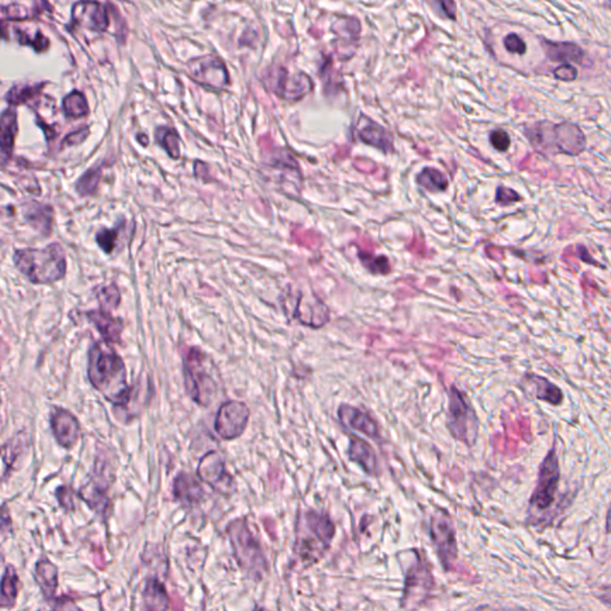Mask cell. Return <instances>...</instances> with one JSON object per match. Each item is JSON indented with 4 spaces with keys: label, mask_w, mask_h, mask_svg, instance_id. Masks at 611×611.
Returning <instances> with one entry per match:
<instances>
[{
    "label": "cell",
    "mask_w": 611,
    "mask_h": 611,
    "mask_svg": "<svg viewBox=\"0 0 611 611\" xmlns=\"http://www.w3.org/2000/svg\"><path fill=\"white\" fill-rule=\"evenodd\" d=\"M358 135L363 143L379 148L382 152L387 153L393 150V139L391 134L380 124L374 123L372 121H369V124L361 131Z\"/></svg>",
    "instance_id": "obj_28"
},
{
    "label": "cell",
    "mask_w": 611,
    "mask_h": 611,
    "mask_svg": "<svg viewBox=\"0 0 611 611\" xmlns=\"http://www.w3.org/2000/svg\"><path fill=\"white\" fill-rule=\"evenodd\" d=\"M490 143L497 151L507 152L510 147V135L503 129H495L490 134Z\"/></svg>",
    "instance_id": "obj_44"
},
{
    "label": "cell",
    "mask_w": 611,
    "mask_h": 611,
    "mask_svg": "<svg viewBox=\"0 0 611 611\" xmlns=\"http://www.w3.org/2000/svg\"><path fill=\"white\" fill-rule=\"evenodd\" d=\"M338 419L341 425L346 429L353 430L357 432L363 433L373 440H377L380 436L377 423L369 414L361 411L351 405H341L338 409Z\"/></svg>",
    "instance_id": "obj_18"
},
{
    "label": "cell",
    "mask_w": 611,
    "mask_h": 611,
    "mask_svg": "<svg viewBox=\"0 0 611 611\" xmlns=\"http://www.w3.org/2000/svg\"><path fill=\"white\" fill-rule=\"evenodd\" d=\"M120 238V229H103L97 233L96 236V241L98 246L105 252V253H112L116 248L117 243Z\"/></svg>",
    "instance_id": "obj_40"
},
{
    "label": "cell",
    "mask_w": 611,
    "mask_h": 611,
    "mask_svg": "<svg viewBox=\"0 0 611 611\" xmlns=\"http://www.w3.org/2000/svg\"><path fill=\"white\" fill-rule=\"evenodd\" d=\"M430 535L443 569H454L457 560V545L453 523L444 514H433L430 523Z\"/></svg>",
    "instance_id": "obj_11"
},
{
    "label": "cell",
    "mask_w": 611,
    "mask_h": 611,
    "mask_svg": "<svg viewBox=\"0 0 611 611\" xmlns=\"http://www.w3.org/2000/svg\"><path fill=\"white\" fill-rule=\"evenodd\" d=\"M87 134H89V129L87 128H82L78 132L72 133L71 135L67 136L63 143L68 145V146H72V145L83 143L86 139Z\"/></svg>",
    "instance_id": "obj_49"
},
{
    "label": "cell",
    "mask_w": 611,
    "mask_h": 611,
    "mask_svg": "<svg viewBox=\"0 0 611 611\" xmlns=\"http://www.w3.org/2000/svg\"><path fill=\"white\" fill-rule=\"evenodd\" d=\"M138 141H139V143H141V145H143V146H147V145H148L147 135H146V134H140V135H138Z\"/></svg>",
    "instance_id": "obj_59"
},
{
    "label": "cell",
    "mask_w": 611,
    "mask_h": 611,
    "mask_svg": "<svg viewBox=\"0 0 611 611\" xmlns=\"http://www.w3.org/2000/svg\"><path fill=\"white\" fill-rule=\"evenodd\" d=\"M440 4H441L442 8H443V11L445 12V15L448 16L449 18L455 20V16H456V5H455V3H453V1H442Z\"/></svg>",
    "instance_id": "obj_53"
},
{
    "label": "cell",
    "mask_w": 611,
    "mask_h": 611,
    "mask_svg": "<svg viewBox=\"0 0 611 611\" xmlns=\"http://www.w3.org/2000/svg\"><path fill=\"white\" fill-rule=\"evenodd\" d=\"M353 165H355L357 170L363 172V174H373V172H375L376 169H377L375 164L373 163L372 160H368V159L364 158L356 159Z\"/></svg>",
    "instance_id": "obj_50"
},
{
    "label": "cell",
    "mask_w": 611,
    "mask_h": 611,
    "mask_svg": "<svg viewBox=\"0 0 611 611\" xmlns=\"http://www.w3.org/2000/svg\"><path fill=\"white\" fill-rule=\"evenodd\" d=\"M295 554L302 564L312 565L329 550L334 524L329 516L315 510L303 511L296 522Z\"/></svg>",
    "instance_id": "obj_3"
},
{
    "label": "cell",
    "mask_w": 611,
    "mask_h": 611,
    "mask_svg": "<svg viewBox=\"0 0 611 611\" xmlns=\"http://www.w3.org/2000/svg\"><path fill=\"white\" fill-rule=\"evenodd\" d=\"M417 183L432 193L444 191L448 188V181L444 176L432 167H426L417 176Z\"/></svg>",
    "instance_id": "obj_33"
},
{
    "label": "cell",
    "mask_w": 611,
    "mask_h": 611,
    "mask_svg": "<svg viewBox=\"0 0 611 611\" xmlns=\"http://www.w3.org/2000/svg\"><path fill=\"white\" fill-rule=\"evenodd\" d=\"M90 322L95 325L107 343H120L123 331V321L112 317L105 310H90L86 313Z\"/></svg>",
    "instance_id": "obj_22"
},
{
    "label": "cell",
    "mask_w": 611,
    "mask_h": 611,
    "mask_svg": "<svg viewBox=\"0 0 611 611\" xmlns=\"http://www.w3.org/2000/svg\"><path fill=\"white\" fill-rule=\"evenodd\" d=\"M101 169L99 167H92L90 170L86 171L85 174H83L77 182V191L82 196H89L95 193V190L97 188L98 182L101 179Z\"/></svg>",
    "instance_id": "obj_38"
},
{
    "label": "cell",
    "mask_w": 611,
    "mask_h": 611,
    "mask_svg": "<svg viewBox=\"0 0 611 611\" xmlns=\"http://www.w3.org/2000/svg\"><path fill=\"white\" fill-rule=\"evenodd\" d=\"M155 136H157V141H158L159 145L167 151V155H170L171 158H179V155H181L179 141L181 139L174 129L167 127L158 128Z\"/></svg>",
    "instance_id": "obj_34"
},
{
    "label": "cell",
    "mask_w": 611,
    "mask_h": 611,
    "mask_svg": "<svg viewBox=\"0 0 611 611\" xmlns=\"http://www.w3.org/2000/svg\"><path fill=\"white\" fill-rule=\"evenodd\" d=\"M95 565L97 566L99 569H104L105 559L101 553H97L95 555Z\"/></svg>",
    "instance_id": "obj_56"
},
{
    "label": "cell",
    "mask_w": 611,
    "mask_h": 611,
    "mask_svg": "<svg viewBox=\"0 0 611 611\" xmlns=\"http://www.w3.org/2000/svg\"><path fill=\"white\" fill-rule=\"evenodd\" d=\"M8 529V531L11 530V519H10V514H8V507L6 505H3V511H1V535L5 536V530Z\"/></svg>",
    "instance_id": "obj_51"
},
{
    "label": "cell",
    "mask_w": 611,
    "mask_h": 611,
    "mask_svg": "<svg viewBox=\"0 0 611 611\" xmlns=\"http://www.w3.org/2000/svg\"><path fill=\"white\" fill-rule=\"evenodd\" d=\"M190 77L202 86L221 89L229 82V72L224 62L215 56L194 59L188 63Z\"/></svg>",
    "instance_id": "obj_14"
},
{
    "label": "cell",
    "mask_w": 611,
    "mask_h": 611,
    "mask_svg": "<svg viewBox=\"0 0 611 611\" xmlns=\"http://www.w3.org/2000/svg\"><path fill=\"white\" fill-rule=\"evenodd\" d=\"M250 410L246 404L231 400L221 405L217 411L214 428L224 441H233L240 437L248 428Z\"/></svg>",
    "instance_id": "obj_12"
},
{
    "label": "cell",
    "mask_w": 611,
    "mask_h": 611,
    "mask_svg": "<svg viewBox=\"0 0 611 611\" xmlns=\"http://www.w3.org/2000/svg\"><path fill=\"white\" fill-rule=\"evenodd\" d=\"M17 132H18L17 112L12 109H6L3 112L1 121H0V151H1V163L3 165H5L11 157Z\"/></svg>",
    "instance_id": "obj_25"
},
{
    "label": "cell",
    "mask_w": 611,
    "mask_h": 611,
    "mask_svg": "<svg viewBox=\"0 0 611 611\" xmlns=\"http://www.w3.org/2000/svg\"><path fill=\"white\" fill-rule=\"evenodd\" d=\"M524 133L531 147L541 155H579L586 148L584 133L576 124L569 122L541 121L526 126Z\"/></svg>",
    "instance_id": "obj_2"
},
{
    "label": "cell",
    "mask_w": 611,
    "mask_h": 611,
    "mask_svg": "<svg viewBox=\"0 0 611 611\" xmlns=\"http://www.w3.org/2000/svg\"><path fill=\"white\" fill-rule=\"evenodd\" d=\"M579 252H581V260H584L586 263L588 264H597L595 260H592L591 257L588 255V251H586V248L583 246V248H579Z\"/></svg>",
    "instance_id": "obj_55"
},
{
    "label": "cell",
    "mask_w": 611,
    "mask_h": 611,
    "mask_svg": "<svg viewBox=\"0 0 611 611\" xmlns=\"http://www.w3.org/2000/svg\"><path fill=\"white\" fill-rule=\"evenodd\" d=\"M471 611H529L523 607H492V605H481Z\"/></svg>",
    "instance_id": "obj_52"
},
{
    "label": "cell",
    "mask_w": 611,
    "mask_h": 611,
    "mask_svg": "<svg viewBox=\"0 0 611 611\" xmlns=\"http://www.w3.org/2000/svg\"><path fill=\"white\" fill-rule=\"evenodd\" d=\"M360 260L363 264L367 270L370 271L372 274H380V275H386L391 271V265L387 257L385 255H379L374 257L370 255V252H358Z\"/></svg>",
    "instance_id": "obj_37"
},
{
    "label": "cell",
    "mask_w": 611,
    "mask_h": 611,
    "mask_svg": "<svg viewBox=\"0 0 611 611\" xmlns=\"http://www.w3.org/2000/svg\"><path fill=\"white\" fill-rule=\"evenodd\" d=\"M524 380L526 381V386L530 388V393L538 400L545 401L554 406H559L564 401V394L560 388L545 377L535 374H526Z\"/></svg>",
    "instance_id": "obj_24"
},
{
    "label": "cell",
    "mask_w": 611,
    "mask_h": 611,
    "mask_svg": "<svg viewBox=\"0 0 611 611\" xmlns=\"http://www.w3.org/2000/svg\"><path fill=\"white\" fill-rule=\"evenodd\" d=\"M293 236L300 244L308 246V248H315V246L320 244V236L317 232H314V231L294 229L293 231Z\"/></svg>",
    "instance_id": "obj_43"
},
{
    "label": "cell",
    "mask_w": 611,
    "mask_h": 611,
    "mask_svg": "<svg viewBox=\"0 0 611 611\" xmlns=\"http://www.w3.org/2000/svg\"><path fill=\"white\" fill-rule=\"evenodd\" d=\"M435 581L426 559L417 554L413 564L409 567L405 578L401 607L404 610H413L425 602L432 591Z\"/></svg>",
    "instance_id": "obj_9"
},
{
    "label": "cell",
    "mask_w": 611,
    "mask_h": 611,
    "mask_svg": "<svg viewBox=\"0 0 611 611\" xmlns=\"http://www.w3.org/2000/svg\"><path fill=\"white\" fill-rule=\"evenodd\" d=\"M605 6H607V8H610L611 10V1H607V3H605Z\"/></svg>",
    "instance_id": "obj_61"
},
{
    "label": "cell",
    "mask_w": 611,
    "mask_h": 611,
    "mask_svg": "<svg viewBox=\"0 0 611 611\" xmlns=\"http://www.w3.org/2000/svg\"><path fill=\"white\" fill-rule=\"evenodd\" d=\"M42 5V3H40ZM39 5V6H40ZM34 8V10H28L24 5L22 4H10L8 6H3V18H8L12 20H24L28 18H34L36 16L41 13V8Z\"/></svg>",
    "instance_id": "obj_39"
},
{
    "label": "cell",
    "mask_w": 611,
    "mask_h": 611,
    "mask_svg": "<svg viewBox=\"0 0 611 611\" xmlns=\"http://www.w3.org/2000/svg\"><path fill=\"white\" fill-rule=\"evenodd\" d=\"M198 478L221 495H232L236 490L232 476L227 473L224 461L217 452H210L202 457L198 464Z\"/></svg>",
    "instance_id": "obj_13"
},
{
    "label": "cell",
    "mask_w": 611,
    "mask_h": 611,
    "mask_svg": "<svg viewBox=\"0 0 611 611\" xmlns=\"http://www.w3.org/2000/svg\"><path fill=\"white\" fill-rule=\"evenodd\" d=\"M96 296H97L99 305L105 312H111L112 310H116L117 307L121 303V293L119 286L115 283L108 284V286H98L96 291Z\"/></svg>",
    "instance_id": "obj_35"
},
{
    "label": "cell",
    "mask_w": 611,
    "mask_h": 611,
    "mask_svg": "<svg viewBox=\"0 0 611 611\" xmlns=\"http://www.w3.org/2000/svg\"><path fill=\"white\" fill-rule=\"evenodd\" d=\"M174 495L183 507H193L201 503L205 492L194 476L182 472L174 479Z\"/></svg>",
    "instance_id": "obj_20"
},
{
    "label": "cell",
    "mask_w": 611,
    "mask_h": 611,
    "mask_svg": "<svg viewBox=\"0 0 611 611\" xmlns=\"http://www.w3.org/2000/svg\"><path fill=\"white\" fill-rule=\"evenodd\" d=\"M605 530L607 534H611V505L607 514V522H605Z\"/></svg>",
    "instance_id": "obj_58"
},
{
    "label": "cell",
    "mask_w": 611,
    "mask_h": 611,
    "mask_svg": "<svg viewBox=\"0 0 611 611\" xmlns=\"http://www.w3.org/2000/svg\"><path fill=\"white\" fill-rule=\"evenodd\" d=\"M13 263L34 284L58 282L66 275V257L58 243L44 248L17 250L13 255Z\"/></svg>",
    "instance_id": "obj_4"
},
{
    "label": "cell",
    "mask_w": 611,
    "mask_h": 611,
    "mask_svg": "<svg viewBox=\"0 0 611 611\" xmlns=\"http://www.w3.org/2000/svg\"><path fill=\"white\" fill-rule=\"evenodd\" d=\"M54 611H82V609L68 597H61L56 600Z\"/></svg>",
    "instance_id": "obj_48"
},
{
    "label": "cell",
    "mask_w": 611,
    "mask_h": 611,
    "mask_svg": "<svg viewBox=\"0 0 611 611\" xmlns=\"http://www.w3.org/2000/svg\"><path fill=\"white\" fill-rule=\"evenodd\" d=\"M108 488L107 476H104V471H101L97 464H95L92 478L80 488L79 495L92 510L97 511L98 514H104L108 507Z\"/></svg>",
    "instance_id": "obj_17"
},
{
    "label": "cell",
    "mask_w": 611,
    "mask_h": 611,
    "mask_svg": "<svg viewBox=\"0 0 611 611\" xmlns=\"http://www.w3.org/2000/svg\"><path fill=\"white\" fill-rule=\"evenodd\" d=\"M52 215H53V209L49 205H40L36 202L29 203L27 205V209L24 212V217L27 219L28 222L35 227L37 231L47 233L51 229Z\"/></svg>",
    "instance_id": "obj_29"
},
{
    "label": "cell",
    "mask_w": 611,
    "mask_h": 611,
    "mask_svg": "<svg viewBox=\"0 0 611 611\" xmlns=\"http://www.w3.org/2000/svg\"><path fill=\"white\" fill-rule=\"evenodd\" d=\"M42 89V85H15L5 96L8 104L20 105L27 103L29 99L35 97Z\"/></svg>",
    "instance_id": "obj_36"
},
{
    "label": "cell",
    "mask_w": 611,
    "mask_h": 611,
    "mask_svg": "<svg viewBox=\"0 0 611 611\" xmlns=\"http://www.w3.org/2000/svg\"><path fill=\"white\" fill-rule=\"evenodd\" d=\"M28 440L27 436L24 433H17L15 437L8 440L1 449L3 454V462L6 467V472L8 473L11 469H13V464H16L17 459L24 454L25 448H27Z\"/></svg>",
    "instance_id": "obj_31"
},
{
    "label": "cell",
    "mask_w": 611,
    "mask_h": 611,
    "mask_svg": "<svg viewBox=\"0 0 611 611\" xmlns=\"http://www.w3.org/2000/svg\"><path fill=\"white\" fill-rule=\"evenodd\" d=\"M553 74L554 77L561 82H573L578 77V70L571 63H564V65L557 67L553 71Z\"/></svg>",
    "instance_id": "obj_45"
},
{
    "label": "cell",
    "mask_w": 611,
    "mask_h": 611,
    "mask_svg": "<svg viewBox=\"0 0 611 611\" xmlns=\"http://www.w3.org/2000/svg\"><path fill=\"white\" fill-rule=\"evenodd\" d=\"M18 583H20V578L17 576L15 567L8 565L1 578V593H0L1 607H12L15 605L16 600L18 596Z\"/></svg>",
    "instance_id": "obj_30"
},
{
    "label": "cell",
    "mask_w": 611,
    "mask_h": 611,
    "mask_svg": "<svg viewBox=\"0 0 611 611\" xmlns=\"http://www.w3.org/2000/svg\"><path fill=\"white\" fill-rule=\"evenodd\" d=\"M62 110L67 117L77 119V117L85 116L86 114L89 112V105H87V101L82 92L73 91L63 98Z\"/></svg>",
    "instance_id": "obj_32"
},
{
    "label": "cell",
    "mask_w": 611,
    "mask_h": 611,
    "mask_svg": "<svg viewBox=\"0 0 611 611\" xmlns=\"http://www.w3.org/2000/svg\"><path fill=\"white\" fill-rule=\"evenodd\" d=\"M51 428L58 444L65 449L73 448L82 433L77 418L61 407H55L52 412Z\"/></svg>",
    "instance_id": "obj_16"
},
{
    "label": "cell",
    "mask_w": 611,
    "mask_h": 611,
    "mask_svg": "<svg viewBox=\"0 0 611 611\" xmlns=\"http://www.w3.org/2000/svg\"><path fill=\"white\" fill-rule=\"evenodd\" d=\"M503 43L505 49L511 54L524 55L526 53V43L514 32L507 35Z\"/></svg>",
    "instance_id": "obj_42"
},
{
    "label": "cell",
    "mask_w": 611,
    "mask_h": 611,
    "mask_svg": "<svg viewBox=\"0 0 611 611\" xmlns=\"http://www.w3.org/2000/svg\"><path fill=\"white\" fill-rule=\"evenodd\" d=\"M227 530L238 565L253 581H262L267 569V559L260 542L248 528L246 519L233 521Z\"/></svg>",
    "instance_id": "obj_6"
},
{
    "label": "cell",
    "mask_w": 611,
    "mask_h": 611,
    "mask_svg": "<svg viewBox=\"0 0 611 611\" xmlns=\"http://www.w3.org/2000/svg\"><path fill=\"white\" fill-rule=\"evenodd\" d=\"M495 201H497V203H500V205H507L514 203V202L521 201V196L514 190L510 189V188L500 186L497 189Z\"/></svg>",
    "instance_id": "obj_46"
},
{
    "label": "cell",
    "mask_w": 611,
    "mask_h": 611,
    "mask_svg": "<svg viewBox=\"0 0 611 611\" xmlns=\"http://www.w3.org/2000/svg\"><path fill=\"white\" fill-rule=\"evenodd\" d=\"M547 58L550 61L564 62V63H583L585 53L581 46L573 42H553L550 40H541Z\"/></svg>",
    "instance_id": "obj_23"
},
{
    "label": "cell",
    "mask_w": 611,
    "mask_h": 611,
    "mask_svg": "<svg viewBox=\"0 0 611 611\" xmlns=\"http://www.w3.org/2000/svg\"><path fill=\"white\" fill-rule=\"evenodd\" d=\"M560 464L557 455V447L553 445L542 461L538 471V483L530 498V510H548L554 504L560 483Z\"/></svg>",
    "instance_id": "obj_8"
},
{
    "label": "cell",
    "mask_w": 611,
    "mask_h": 611,
    "mask_svg": "<svg viewBox=\"0 0 611 611\" xmlns=\"http://www.w3.org/2000/svg\"><path fill=\"white\" fill-rule=\"evenodd\" d=\"M143 598L145 611H167L169 607L167 588L157 578L146 581Z\"/></svg>",
    "instance_id": "obj_27"
},
{
    "label": "cell",
    "mask_w": 611,
    "mask_h": 611,
    "mask_svg": "<svg viewBox=\"0 0 611 611\" xmlns=\"http://www.w3.org/2000/svg\"><path fill=\"white\" fill-rule=\"evenodd\" d=\"M17 35H18V41H20L22 44H29L36 52L46 51L47 48L49 47V41L40 31L39 32H36L35 41H32L30 36H28L27 32H24V31L17 30Z\"/></svg>",
    "instance_id": "obj_41"
},
{
    "label": "cell",
    "mask_w": 611,
    "mask_h": 611,
    "mask_svg": "<svg viewBox=\"0 0 611 611\" xmlns=\"http://www.w3.org/2000/svg\"><path fill=\"white\" fill-rule=\"evenodd\" d=\"M271 89L286 101H298L313 89V82L307 74L291 75L284 68L271 71Z\"/></svg>",
    "instance_id": "obj_15"
},
{
    "label": "cell",
    "mask_w": 611,
    "mask_h": 611,
    "mask_svg": "<svg viewBox=\"0 0 611 611\" xmlns=\"http://www.w3.org/2000/svg\"><path fill=\"white\" fill-rule=\"evenodd\" d=\"M448 410L445 424L452 437L467 447L476 444L479 436V419L467 395L456 386L448 392Z\"/></svg>",
    "instance_id": "obj_7"
},
{
    "label": "cell",
    "mask_w": 611,
    "mask_h": 611,
    "mask_svg": "<svg viewBox=\"0 0 611 611\" xmlns=\"http://www.w3.org/2000/svg\"><path fill=\"white\" fill-rule=\"evenodd\" d=\"M184 385L190 398L202 407L213 404L219 393L215 365L200 348L189 349L183 361Z\"/></svg>",
    "instance_id": "obj_5"
},
{
    "label": "cell",
    "mask_w": 611,
    "mask_h": 611,
    "mask_svg": "<svg viewBox=\"0 0 611 611\" xmlns=\"http://www.w3.org/2000/svg\"><path fill=\"white\" fill-rule=\"evenodd\" d=\"M596 596L597 598H600L604 604H607V607H611V586L602 588L600 593H597Z\"/></svg>",
    "instance_id": "obj_54"
},
{
    "label": "cell",
    "mask_w": 611,
    "mask_h": 611,
    "mask_svg": "<svg viewBox=\"0 0 611 611\" xmlns=\"http://www.w3.org/2000/svg\"><path fill=\"white\" fill-rule=\"evenodd\" d=\"M35 579L44 598L47 600H53L55 597V592L58 590V567L51 560L41 559L36 564Z\"/></svg>",
    "instance_id": "obj_26"
},
{
    "label": "cell",
    "mask_w": 611,
    "mask_h": 611,
    "mask_svg": "<svg viewBox=\"0 0 611 611\" xmlns=\"http://www.w3.org/2000/svg\"><path fill=\"white\" fill-rule=\"evenodd\" d=\"M349 460L358 464L368 476L379 474V462L372 445L358 437H351L348 450Z\"/></svg>",
    "instance_id": "obj_21"
},
{
    "label": "cell",
    "mask_w": 611,
    "mask_h": 611,
    "mask_svg": "<svg viewBox=\"0 0 611 611\" xmlns=\"http://www.w3.org/2000/svg\"><path fill=\"white\" fill-rule=\"evenodd\" d=\"M172 600H174V603H172V605H174V610L183 611L182 600H181V598H179L177 595H174V596H172Z\"/></svg>",
    "instance_id": "obj_57"
},
{
    "label": "cell",
    "mask_w": 611,
    "mask_h": 611,
    "mask_svg": "<svg viewBox=\"0 0 611 611\" xmlns=\"http://www.w3.org/2000/svg\"><path fill=\"white\" fill-rule=\"evenodd\" d=\"M87 376L96 391L114 406L126 407L132 400L126 365L119 353L105 341H96L89 350Z\"/></svg>",
    "instance_id": "obj_1"
},
{
    "label": "cell",
    "mask_w": 611,
    "mask_h": 611,
    "mask_svg": "<svg viewBox=\"0 0 611 611\" xmlns=\"http://www.w3.org/2000/svg\"><path fill=\"white\" fill-rule=\"evenodd\" d=\"M72 18L78 25L92 31H105L109 27L108 15L99 3H77L72 10Z\"/></svg>",
    "instance_id": "obj_19"
},
{
    "label": "cell",
    "mask_w": 611,
    "mask_h": 611,
    "mask_svg": "<svg viewBox=\"0 0 611 611\" xmlns=\"http://www.w3.org/2000/svg\"><path fill=\"white\" fill-rule=\"evenodd\" d=\"M283 308L291 319H298L303 325L319 329L326 325L329 320V310L324 302L317 296H305L296 293L283 298Z\"/></svg>",
    "instance_id": "obj_10"
},
{
    "label": "cell",
    "mask_w": 611,
    "mask_h": 611,
    "mask_svg": "<svg viewBox=\"0 0 611 611\" xmlns=\"http://www.w3.org/2000/svg\"><path fill=\"white\" fill-rule=\"evenodd\" d=\"M255 611H269L267 609H264V607H255Z\"/></svg>",
    "instance_id": "obj_60"
},
{
    "label": "cell",
    "mask_w": 611,
    "mask_h": 611,
    "mask_svg": "<svg viewBox=\"0 0 611 611\" xmlns=\"http://www.w3.org/2000/svg\"><path fill=\"white\" fill-rule=\"evenodd\" d=\"M56 498H58L60 507L66 511L74 510L73 491L67 486H61L56 490Z\"/></svg>",
    "instance_id": "obj_47"
}]
</instances>
